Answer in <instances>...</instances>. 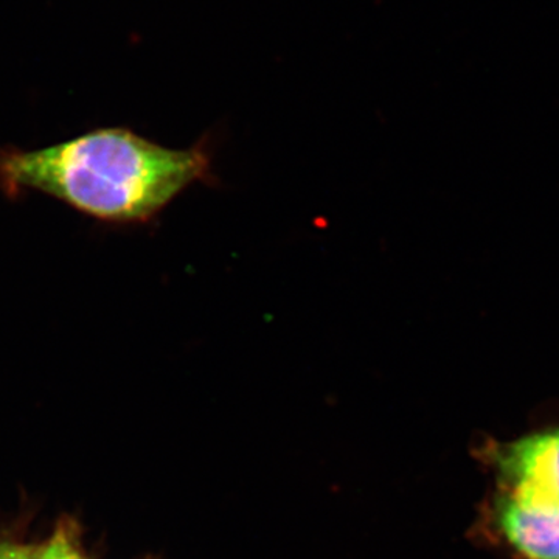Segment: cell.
Listing matches in <instances>:
<instances>
[{
    "label": "cell",
    "mask_w": 559,
    "mask_h": 559,
    "mask_svg": "<svg viewBox=\"0 0 559 559\" xmlns=\"http://www.w3.org/2000/svg\"><path fill=\"white\" fill-rule=\"evenodd\" d=\"M207 139L187 150L103 128L40 150L0 148V191H38L110 226L156 219L193 183H212Z\"/></svg>",
    "instance_id": "cell-1"
},
{
    "label": "cell",
    "mask_w": 559,
    "mask_h": 559,
    "mask_svg": "<svg viewBox=\"0 0 559 559\" xmlns=\"http://www.w3.org/2000/svg\"><path fill=\"white\" fill-rule=\"evenodd\" d=\"M480 460L495 476L496 488L559 509V426L489 441Z\"/></svg>",
    "instance_id": "cell-2"
},
{
    "label": "cell",
    "mask_w": 559,
    "mask_h": 559,
    "mask_svg": "<svg viewBox=\"0 0 559 559\" xmlns=\"http://www.w3.org/2000/svg\"><path fill=\"white\" fill-rule=\"evenodd\" d=\"M485 530L520 559H559V509L495 489L485 503Z\"/></svg>",
    "instance_id": "cell-3"
},
{
    "label": "cell",
    "mask_w": 559,
    "mask_h": 559,
    "mask_svg": "<svg viewBox=\"0 0 559 559\" xmlns=\"http://www.w3.org/2000/svg\"><path fill=\"white\" fill-rule=\"evenodd\" d=\"M35 559H87L81 550L79 533L72 522H61Z\"/></svg>",
    "instance_id": "cell-4"
},
{
    "label": "cell",
    "mask_w": 559,
    "mask_h": 559,
    "mask_svg": "<svg viewBox=\"0 0 559 559\" xmlns=\"http://www.w3.org/2000/svg\"><path fill=\"white\" fill-rule=\"evenodd\" d=\"M38 549L24 544H2L0 546V559H35Z\"/></svg>",
    "instance_id": "cell-5"
}]
</instances>
